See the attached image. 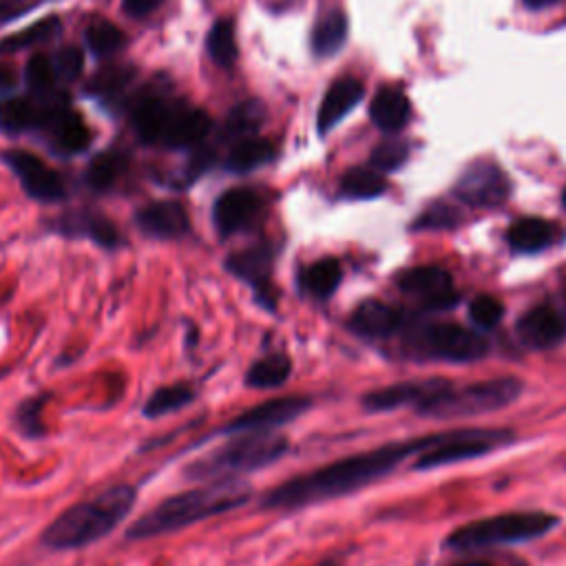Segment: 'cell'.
<instances>
[{
    "label": "cell",
    "instance_id": "6da1fadb",
    "mask_svg": "<svg viewBox=\"0 0 566 566\" xmlns=\"http://www.w3.org/2000/svg\"><path fill=\"white\" fill-rule=\"evenodd\" d=\"M440 436L442 433H431L413 440L387 442L363 453L345 455L314 471L287 478L263 493L261 509L294 511L360 491L371 482L394 473L396 467H400L407 458L420 455L422 451L433 447Z\"/></svg>",
    "mask_w": 566,
    "mask_h": 566
},
{
    "label": "cell",
    "instance_id": "7a4b0ae2",
    "mask_svg": "<svg viewBox=\"0 0 566 566\" xmlns=\"http://www.w3.org/2000/svg\"><path fill=\"white\" fill-rule=\"evenodd\" d=\"M250 497L252 486L241 478L210 480L203 486L186 489L164 497L153 509L142 513L135 522H130L124 537L130 542H142L170 535L208 517L234 511L243 506Z\"/></svg>",
    "mask_w": 566,
    "mask_h": 566
},
{
    "label": "cell",
    "instance_id": "3957f363",
    "mask_svg": "<svg viewBox=\"0 0 566 566\" xmlns=\"http://www.w3.org/2000/svg\"><path fill=\"white\" fill-rule=\"evenodd\" d=\"M137 489L130 484H115L97 495L75 502L64 509L44 531L42 544L51 551L86 548L111 535L133 511Z\"/></svg>",
    "mask_w": 566,
    "mask_h": 566
},
{
    "label": "cell",
    "instance_id": "277c9868",
    "mask_svg": "<svg viewBox=\"0 0 566 566\" xmlns=\"http://www.w3.org/2000/svg\"><path fill=\"white\" fill-rule=\"evenodd\" d=\"M287 449L290 440L283 433H276V429L234 433L228 436L223 444L188 462L184 467V475L192 482L241 478L279 462Z\"/></svg>",
    "mask_w": 566,
    "mask_h": 566
},
{
    "label": "cell",
    "instance_id": "5b68a950",
    "mask_svg": "<svg viewBox=\"0 0 566 566\" xmlns=\"http://www.w3.org/2000/svg\"><path fill=\"white\" fill-rule=\"evenodd\" d=\"M522 382L517 378H493L469 385H453L444 380L418 409L416 413L427 418H460L497 411L517 400Z\"/></svg>",
    "mask_w": 566,
    "mask_h": 566
},
{
    "label": "cell",
    "instance_id": "8992f818",
    "mask_svg": "<svg viewBox=\"0 0 566 566\" xmlns=\"http://www.w3.org/2000/svg\"><path fill=\"white\" fill-rule=\"evenodd\" d=\"M559 517L546 511H515L484 520H473L455 528L447 537V546L455 551H475L502 544H520L546 535L557 526Z\"/></svg>",
    "mask_w": 566,
    "mask_h": 566
},
{
    "label": "cell",
    "instance_id": "52a82bcc",
    "mask_svg": "<svg viewBox=\"0 0 566 566\" xmlns=\"http://www.w3.org/2000/svg\"><path fill=\"white\" fill-rule=\"evenodd\" d=\"M400 338L405 352L416 358L473 363L489 352L484 336L455 323H402Z\"/></svg>",
    "mask_w": 566,
    "mask_h": 566
},
{
    "label": "cell",
    "instance_id": "ba28073f",
    "mask_svg": "<svg viewBox=\"0 0 566 566\" xmlns=\"http://www.w3.org/2000/svg\"><path fill=\"white\" fill-rule=\"evenodd\" d=\"M513 440V433L506 429H460L442 431L440 440L416 455V469H436L453 462H464L478 455H486L497 447H504Z\"/></svg>",
    "mask_w": 566,
    "mask_h": 566
},
{
    "label": "cell",
    "instance_id": "9c48e42d",
    "mask_svg": "<svg viewBox=\"0 0 566 566\" xmlns=\"http://www.w3.org/2000/svg\"><path fill=\"white\" fill-rule=\"evenodd\" d=\"M274 263H276L274 245L268 241H261V243H254V245H248L243 250L228 254L223 265L234 279H239L241 283H245L252 290L254 301L263 310L276 312L279 287L274 283Z\"/></svg>",
    "mask_w": 566,
    "mask_h": 566
},
{
    "label": "cell",
    "instance_id": "30bf717a",
    "mask_svg": "<svg viewBox=\"0 0 566 566\" xmlns=\"http://www.w3.org/2000/svg\"><path fill=\"white\" fill-rule=\"evenodd\" d=\"M265 197L248 186L230 188L212 206V223L221 239L254 230L265 217Z\"/></svg>",
    "mask_w": 566,
    "mask_h": 566
},
{
    "label": "cell",
    "instance_id": "8fae6325",
    "mask_svg": "<svg viewBox=\"0 0 566 566\" xmlns=\"http://www.w3.org/2000/svg\"><path fill=\"white\" fill-rule=\"evenodd\" d=\"M312 407V400L307 396H283V398H270L259 405L248 407L245 411L237 413L230 422H226L219 433L234 436L243 431H272L279 429L298 416H303Z\"/></svg>",
    "mask_w": 566,
    "mask_h": 566
},
{
    "label": "cell",
    "instance_id": "7c38bea8",
    "mask_svg": "<svg viewBox=\"0 0 566 566\" xmlns=\"http://www.w3.org/2000/svg\"><path fill=\"white\" fill-rule=\"evenodd\" d=\"M453 192L460 201L469 206L493 208L506 201L511 184L497 164L475 161L460 175Z\"/></svg>",
    "mask_w": 566,
    "mask_h": 566
},
{
    "label": "cell",
    "instance_id": "4fadbf2b",
    "mask_svg": "<svg viewBox=\"0 0 566 566\" xmlns=\"http://www.w3.org/2000/svg\"><path fill=\"white\" fill-rule=\"evenodd\" d=\"M396 285L424 307H449L455 303L451 274L440 265H416L396 276Z\"/></svg>",
    "mask_w": 566,
    "mask_h": 566
},
{
    "label": "cell",
    "instance_id": "5bb4252c",
    "mask_svg": "<svg viewBox=\"0 0 566 566\" xmlns=\"http://www.w3.org/2000/svg\"><path fill=\"white\" fill-rule=\"evenodd\" d=\"M4 161L18 175L24 192L38 201H60L64 197V184L55 170H51L42 159L27 150H9Z\"/></svg>",
    "mask_w": 566,
    "mask_h": 566
},
{
    "label": "cell",
    "instance_id": "9a60e30c",
    "mask_svg": "<svg viewBox=\"0 0 566 566\" xmlns=\"http://www.w3.org/2000/svg\"><path fill=\"white\" fill-rule=\"evenodd\" d=\"M135 223L144 237L157 241L184 239L190 232V217L179 201H153L137 210Z\"/></svg>",
    "mask_w": 566,
    "mask_h": 566
},
{
    "label": "cell",
    "instance_id": "2e32d148",
    "mask_svg": "<svg viewBox=\"0 0 566 566\" xmlns=\"http://www.w3.org/2000/svg\"><path fill=\"white\" fill-rule=\"evenodd\" d=\"M447 378H424V380H405L371 389L363 396V407L371 413L394 411L400 407H411L413 411L444 382Z\"/></svg>",
    "mask_w": 566,
    "mask_h": 566
},
{
    "label": "cell",
    "instance_id": "e0dca14e",
    "mask_svg": "<svg viewBox=\"0 0 566 566\" xmlns=\"http://www.w3.org/2000/svg\"><path fill=\"white\" fill-rule=\"evenodd\" d=\"M517 336L531 349H548L566 338V316L553 305H535L517 321Z\"/></svg>",
    "mask_w": 566,
    "mask_h": 566
},
{
    "label": "cell",
    "instance_id": "ac0fdd59",
    "mask_svg": "<svg viewBox=\"0 0 566 566\" xmlns=\"http://www.w3.org/2000/svg\"><path fill=\"white\" fill-rule=\"evenodd\" d=\"M405 323V316L389 303L378 301V298H367L363 301L349 316L347 325L349 329L369 340L387 338L391 334H398Z\"/></svg>",
    "mask_w": 566,
    "mask_h": 566
},
{
    "label": "cell",
    "instance_id": "d6986e66",
    "mask_svg": "<svg viewBox=\"0 0 566 566\" xmlns=\"http://www.w3.org/2000/svg\"><path fill=\"white\" fill-rule=\"evenodd\" d=\"M210 117L192 106H184L179 102H172L170 117L164 133V144L172 148H186L203 142V137L210 133Z\"/></svg>",
    "mask_w": 566,
    "mask_h": 566
},
{
    "label": "cell",
    "instance_id": "ffe728a7",
    "mask_svg": "<svg viewBox=\"0 0 566 566\" xmlns=\"http://www.w3.org/2000/svg\"><path fill=\"white\" fill-rule=\"evenodd\" d=\"M57 230L66 237H86L106 250H115L124 243L117 226L97 212H73L60 219Z\"/></svg>",
    "mask_w": 566,
    "mask_h": 566
},
{
    "label": "cell",
    "instance_id": "44dd1931",
    "mask_svg": "<svg viewBox=\"0 0 566 566\" xmlns=\"http://www.w3.org/2000/svg\"><path fill=\"white\" fill-rule=\"evenodd\" d=\"M363 97V84L356 77H340L336 80L318 108V133L325 135L329 133Z\"/></svg>",
    "mask_w": 566,
    "mask_h": 566
},
{
    "label": "cell",
    "instance_id": "7402d4cb",
    "mask_svg": "<svg viewBox=\"0 0 566 566\" xmlns=\"http://www.w3.org/2000/svg\"><path fill=\"white\" fill-rule=\"evenodd\" d=\"M172 102L159 97V95H142L133 106V128L137 137L146 144H155L164 139L166 124L170 117Z\"/></svg>",
    "mask_w": 566,
    "mask_h": 566
},
{
    "label": "cell",
    "instance_id": "603a6c76",
    "mask_svg": "<svg viewBox=\"0 0 566 566\" xmlns=\"http://www.w3.org/2000/svg\"><path fill=\"white\" fill-rule=\"evenodd\" d=\"M340 281H343V268L334 256L316 259L298 272L301 292L316 301L329 298L340 285Z\"/></svg>",
    "mask_w": 566,
    "mask_h": 566
},
{
    "label": "cell",
    "instance_id": "cb8c5ba5",
    "mask_svg": "<svg viewBox=\"0 0 566 566\" xmlns=\"http://www.w3.org/2000/svg\"><path fill=\"white\" fill-rule=\"evenodd\" d=\"M369 117L380 130L396 133L400 130L411 117V104L398 88H380L369 106Z\"/></svg>",
    "mask_w": 566,
    "mask_h": 566
},
{
    "label": "cell",
    "instance_id": "d4e9b609",
    "mask_svg": "<svg viewBox=\"0 0 566 566\" xmlns=\"http://www.w3.org/2000/svg\"><path fill=\"white\" fill-rule=\"evenodd\" d=\"M292 374V358L285 352H270L259 356L243 374V382L250 389H276Z\"/></svg>",
    "mask_w": 566,
    "mask_h": 566
},
{
    "label": "cell",
    "instance_id": "484cf974",
    "mask_svg": "<svg viewBox=\"0 0 566 566\" xmlns=\"http://www.w3.org/2000/svg\"><path fill=\"white\" fill-rule=\"evenodd\" d=\"M557 237V228L539 217H524L520 221H515L509 228V245L515 252H524V254H533L539 252L544 248H548Z\"/></svg>",
    "mask_w": 566,
    "mask_h": 566
},
{
    "label": "cell",
    "instance_id": "4316f807",
    "mask_svg": "<svg viewBox=\"0 0 566 566\" xmlns=\"http://www.w3.org/2000/svg\"><path fill=\"white\" fill-rule=\"evenodd\" d=\"M197 398V391L190 382H172L157 387L144 402L142 416L144 418H161L175 411H181L184 407L192 405Z\"/></svg>",
    "mask_w": 566,
    "mask_h": 566
},
{
    "label": "cell",
    "instance_id": "83f0119b",
    "mask_svg": "<svg viewBox=\"0 0 566 566\" xmlns=\"http://www.w3.org/2000/svg\"><path fill=\"white\" fill-rule=\"evenodd\" d=\"M265 119V108L259 99H245L241 104H237L226 122H223V139L228 142H239V139H245V137H252L261 124Z\"/></svg>",
    "mask_w": 566,
    "mask_h": 566
},
{
    "label": "cell",
    "instance_id": "f1b7e54d",
    "mask_svg": "<svg viewBox=\"0 0 566 566\" xmlns=\"http://www.w3.org/2000/svg\"><path fill=\"white\" fill-rule=\"evenodd\" d=\"M128 168V157L122 150H104L97 157L91 159L88 168H86V184L97 190L104 192L108 188L115 186V181L126 172Z\"/></svg>",
    "mask_w": 566,
    "mask_h": 566
},
{
    "label": "cell",
    "instance_id": "f546056e",
    "mask_svg": "<svg viewBox=\"0 0 566 566\" xmlns=\"http://www.w3.org/2000/svg\"><path fill=\"white\" fill-rule=\"evenodd\" d=\"M51 133H53V139L57 144V148L62 153H80L88 146L91 142V130L88 126L84 124V119L73 113L71 108L64 111L60 117H55L51 124H49Z\"/></svg>",
    "mask_w": 566,
    "mask_h": 566
},
{
    "label": "cell",
    "instance_id": "4dcf8cb0",
    "mask_svg": "<svg viewBox=\"0 0 566 566\" xmlns=\"http://www.w3.org/2000/svg\"><path fill=\"white\" fill-rule=\"evenodd\" d=\"M274 155V148L270 142L259 137H245L234 142V146L228 153L226 166L232 172H250L263 164H268Z\"/></svg>",
    "mask_w": 566,
    "mask_h": 566
},
{
    "label": "cell",
    "instance_id": "1f68e13d",
    "mask_svg": "<svg viewBox=\"0 0 566 566\" xmlns=\"http://www.w3.org/2000/svg\"><path fill=\"white\" fill-rule=\"evenodd\" d=\"M347 38V18L340 11H327L321 15L312 31V49L316 55L336 53Z\"/></svg>",
    "mask_w": 566,
    "mask_h": 566
},
{
    "label": "cell",
    "instance_id": "d6a6232c",
    "mask_svg": "<svg viewBox=\"0 0 566 566\" xmlns=\"http://www.w3.org/2000/svg\"><path fill=\"white\" fill-rule=\"evenodd\" d=\"M385 190L387 181L376 168H349L340 179V195L347 199H374Z\"/></svg>",
    "mask_w": 566,
    "mask_h": 566
},
{
    "label": "cell",
    "instance_id": "836d02e7",
    "mask_svg": "<svg viewBox=\"0 0 566 566\" xmlns=\"http://www.w3.org/2000/svg\"><path fill=\"white\" fill-rule=\"evenodd\" d=\"M62 24L55 15H49L44 20H38L33 22L31 27L4 38L0 42V51H20V49H27V46H35V44H42V42H49L53 40L57 33H60Z\"/></svg>",
    "mask_w": 566,
    "mask_h": 566
},
{
    "label": "cell",
    "instance_id": "e575fe53",
    "mask_svg": "<svg viewBox=\"0 0 566 566\" xmlns=\"http://www.w3.org/2000/svg\"><path fill=\"white\" fill-rule=\"evenodd\" d=\"M33 124H40V108L35 99L11 97L0 102V126L4 130L18 133V130H27Z\"/></svg>",
    "mask_w": 566,
    "mask_h": 566
},
{
    "label": "cell",
    "instance_id": "d590c367",
    "mask_svg": "<svg viewBox=\"0 0 566 566\" xmlns=\"http://www.w3.org/2000/svg\"><path fill=\"white\" fill-rule=\"evenodd\" d=\"M208 53L210 57L221 64V66H232L237 60V42H234V31L228 20H219L210 33H208Z\"/></svg>",
    "mask_w": 566,
    "mask_h": 566
},
{
    "label": "cell",
    "instance_id": "8d00e7d4",
    "mask_svg": "<svg viewBox=\"0 0 566 566\" xmlns=\"http://www.w3.org/2000/svg\"><path fill=\"white\" fill-rule=\"evenodd\" d=\"M86 42L95 55H111L124 46L126 38L113 22L95 20L86 29Z\"/></svg>",
    "mask_w": 566,
    "mask_h": 566
},
{
    "label": "cell",
    "instance_id": "74e56055",
    "mask_svg": "<svg viewBox=\"0 0 566 566\" xmlns=\"http://www.w3.org/2000/svg\"><path fill=\"white\" fill-rule=\"evenodd\" d=\"M133 75H135V69L130 64L104 66L88 82V91L95 95H115L133 80Z\"/></svg>",
    "mask_w": 566,
    "mask_h": 566
},
{
    "label": "cell",
    "instance_id": "f35d334b",
    "mask_svg": "<svg viewBox=\"0 0 566 566\" xmlns=\"http://www.w3.org/2000/svg\"><path fill=\"white\" fill-rule=\"evenodd\" d=\"M27 84L35 95H46L53 91V84L57 80L53 60H49L46 55H33L27 62V71H24Z\"/></svg>",
    "mask_w": 566,
    "mask_h": 566
},
{
    "label": "cell",
    "instance_id": "ab89813d",
    "mask_svg": "<svg viewBox=\"0 0 566 566\" xmlns=\"http://www.w3.org/2000/svg\"><path fill=\"white\" fill-rule=\"evenodd\" d=\"M407 155H409L407 144L387 139V142H380L371 150L369 161H371V168H376L378 172H391V170H398L407 161Z\"/></svg>",
    "mask_w": 566,
    "mask_h": 566
},
{
    "label": "cell",
    "instance_id": "60d3db41",
    "mask_svg": "<svg viewBox=\"0 0 566 566\" xmlns=\"http://www.w3.org/2000/svg\"><path fill=\"white\" fill-rule=\"evenodd\" d=\"M469 316L471 321L482 327V329H491L495 327L502 316H504V305L502 301H497L495 296L491 294H480L475 296L471 303H469Z\"/></svg>",
    "mask_w": 566,
    "mask_h": 566
},
{
    "label": "cell",
    "instance_id": "b9f144b4",
    "mask_svg": "<svg viewBox=\"0 0 566 566\" xmlns=\"http://www.w3.org/2000/svg\"><path fill=\"white\" fill-rule=\"evenodd\" d=\"M42 405H44V396H33V398H27L18 407V411H15V427L20 429L22 436L38 438V436L44 433V424L40 420Z\"/></svg>",
    "mask_w": 566,
    "mask_h": 566
},
{
    "label": "cell",
    "instance_id": "7bdbcfd3",
    "mask_svg": "<svg viewBox=\"0 0 566 566\" xmlns=\"http://www.w3.org/2000/svg\"><path fill=\"white\" fill-rule=\"evenodd\" d=\"M55 73L57 77H62L64 82H73L80 77L82 69H84V53L77 46H62L53 60Z\"/></svg>",
    "mask_w": 566,
    "mask_h": 566
},
{
    "label": "cell",
    "instance_id": "ee69618b",
    "mask_svg": "<svg viewBox=\"0 0 566 566\" xmlns=\"http://www.w3.org/2000/svg\"><path fill=\"white\" fill-rule=\"evenodd\" d=\"M458 223V214L453 208L447 203H436L422 217L416 221V228H427V230H440V228H451Z\"/></svg>",
    "mask_w": 566,
    "mask_h": 566
},
{
    "label": "cell",
    "instance_id": "f6af8a7d",
    "mask_svg": "<svg viewBox=\"0 0 566 566\" xmlns=\"http://www.w3.org/2000/svg\"><path fill=\"white\" fill-rule=\"evenodd\" d=\"M159 4H161V0H124V11L133 18H144V15L153 13Z\"/></svg>",
    "mask_w": 566,
    "mask_h": 566
},
{
    "label": "cell",
    "instance_id": "bcb514c9",
    "mask_svg": "<svg viewBox=\"0 0 566 566\" xmlns=\"http://www.w3.org/2000/svg\"><path fill=\"white\" fill-rule=\"evenodd\" d=\"M18 84L15 69L7 62H0V93H9Z\"/></svg>",
    "mask_w": 566,
    "mask_h": 566
},
{
    "label": "cell",
    "instance_id": "7dc6e473",
    "mask_svg": "<svg viewBox=\"0 0 566 566\" xmlns=\"http://www.w3.org/2000/svg\"><path fill=\"white\" fill-rule=\"evenodd\" d=\"M22 11V7H11V0H0V20H7L11 15H18Z\"/></svg>",
    "mask_w": 566,
    "mask_h": 566
},
{
    "label": "cell",
    "instance_id": "c3c4849f",
    "mask_svg": "<svg viewBox=\"0 0 566 566\" xmlns=\"http://www.w3.org/2000/svg\"><path fill=\"white\" fill-rule=\"evenodd\" d=\"M557 0H524L526 7L531 9H542V7H548V4H555Z\"/></svg>",
    "mask_w": 566,
    "mask_h": 566
},
{
    "label": "cell",
    "instance_id": "681fc988",
    "mask_svg": "<svg viewBox=\"0 0 566 566\" xmlns=\"http://www.w3.org/2000/svg\"><path fill=\"white\" fill-rule=\"evenodd\" d=\"M312 566H343V562H340V559H334V557H327V559H321V562H316V564H312Z\"/></svg>",
    "mask_w": 566,
    "mask_h": 566
},
{
    "label": "cell",
    "instance_id": "f907efd6",
    "mask_svg": "<svg viewBox=\"0 0 566 566\" xmlns=\"http://www.w3.org/2000/svg\"><path fill=\"white\" fill-rule=\"evenodd\" d=\"M453 566H491L489 562H460V564H453Z\"/></svg>",
    "mask_w": 566,
    "mask_h": 566
},
{
    "label": "cell",
    "instance_id": "816d5d0a",
    "mask_svg": "<svg viewBox=\"0 0 566 566\" xmlns=\"http://www.w3.org/2000/svg\"><path fill=\"white\" fill-rule=\"evenodd\" d=\"M564 206H566V188H564Z\"/></svg>",
    "mask_w": 566,
    "mask_h": 566
}]
</instances>
